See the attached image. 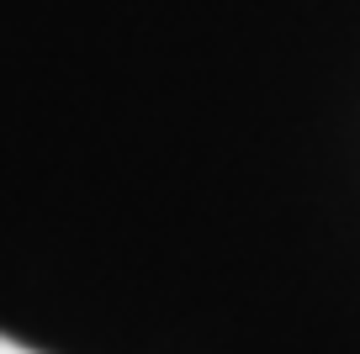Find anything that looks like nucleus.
<instances>
[{
	"label": "nucleus",
	"instance_id": "nucleus-1",
	"mask_svg": "<svg viewBox=\"0 0 360 354\" xmlns=\"http://www.w3.org/2000/svg\"><path fill=\"white\" fill-rule=\"evenodd\" d=\"M0 354H37V349H27V343H16V339H6V333H0Z\"/></svg>",
	"mask_w": 360,
	"mask_h": 354
}]
</instances>
